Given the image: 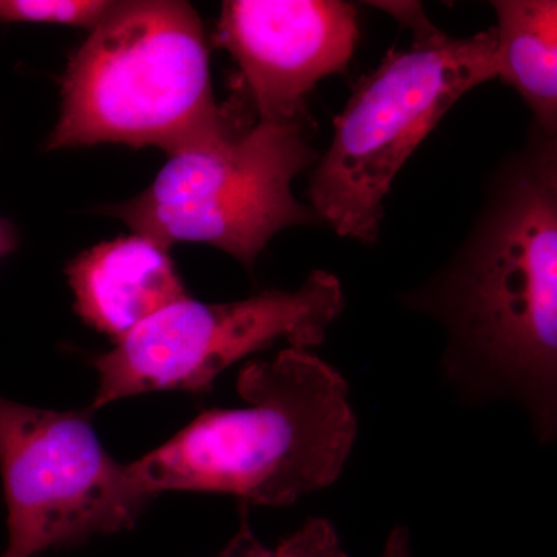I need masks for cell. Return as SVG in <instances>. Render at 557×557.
I'll return each mask as SVG.
<instances>
[{"label":"cell","instance_id":"1","mask_svg":"<svg viewBox=\"0 0 557 557\" xmlns=\"http://www.w3.org/2000/svg\"><path fill=\"white\" fill-rule=\"evenodd\" d=\"M403 306L446 333L443 375L471 401L525 410L557 434V135L531 124L491 172L463 244Z\"/></svg>","mask_w":557,"mask_h":557},{"label":"cell","instance_id":"2","mask_svg":"<svg viewBox=\"0 0 557 557\" xmlns=\"http://www.w3.org/2000/svg\"><path fill=\"white\" fill-rule=\"evenodd\" d=\"M237 391L244 406L200 413L129 463L146 496L189 491L285 507L339 479L358 429L338 370L309 350L287 347L273 359L249 362Z\"/></svg>","mask_w":557,"mask_h":557},{"label":"cell","instance_id":"3","mask_svg":"<svg viewBox=\"0 0 557 557\" xmlns=\"http://www.w3.org/2000/svg\"><path fill=\"white\" fill-rule=\"evenodd\" d=\"M412 30L409 49L388 51L335 116L332 143L310 175L311 209L341 237L375 244L384 199L401 168L443 116L496 78V30L453 38L421 3L373 2Z\"/></svg>","mask_w":557,"mask_h":557},{"label":"cell","instance_id":"4","mask_svg":"<svg viewBox=\"0 0 557 557\" xmlns=\"http://www.w3.org/2000/svg\"><path fill=\"white\" fill-rule=\"evenodd\" d=\"M219 108L197 11L180 0L113 2L69 62L47 149L156 146L170 157L233 123Z\"/></svg>","mask_w":557,"mask_h":557},{"label":"cell","instance_id":"5","mask_svg":"<svg viewBox=\"0 0 557 557\" xmlns=\"http://www.w3.org/2000/svg\"><path fill=\"white\" fill-rule=\"evenodd\" d=\"M318 159L306 121L233 120L218 137L170 157L137 197L100 212L163 248L207 244L251 270L277 233L321 223L292 188Z\"/></svg>","mask_w":557,"mask_h":557},{"label":"cell","instance_id":"6","mask_svg":"<svg viewBox=\"0 0 557 557\" xmlns=\"http://www.w3.org/2000/svg\"><path fill=\"white\" fill-rule=\"evenodd\" d=\"M339 278L311 271L296 289H270L234 302L186 298L153 314L113 350L94 358L98 388L91 409L160 391L208 394L237 361L274 346L310 350L343 314Z\"/></svg>","mask_w":557,"mask_h":557},{"label":"cell","instance_id":"7","mask_svg":"<svg viewBox=\"0 0 557 557\" xmlns=\"http://www.w3.org/2000/svg\"><path fill=\"white\" fill-rule=\"evenodd\" d=\"M0 472L9 508L3 557L129 530L150 498L101 445L86 412L0 397Z\"/></svg>","mask_w":557,"mask_h":557},{"label":"cell","instance_id":"8","mask_svg":"<svg viewBox=\"0 0 557 557\" xmlns=\"http://www.w3.org/2000/svg\"><path fill=\"white\" fill-rule=\"evenodd\" d=\"M359 38L357 9L341 0H230L218 39L239 64L259 121H306L319 81L343 72Z\"/></svg>","mask_w":557,"mask_h":557},{"label":"cell","instance_id":"9","mask_svg":"<svg viewBox=\"0 0 557 557\" xmlns=\"http://www.w3.org/2000/svg\"><path fill=\"white\" fill-rule=\"evenodd\" d=\"M65 273L76 313L115 344L153 314L189 298L168 249L138 234L81 252Z\"/></svg>","mask_w":557,"mask_h":557},{"label":"cell","instance_id":"10","mask_svg":"<svg viewBox=\"0 0 557 557\" xmlns=\"http://www.w3.org/2000/svg\"><path fill=\"white\" fill-rule=\"evenodd\" d=\"M497 75L525 101L533 124L557 135V2L494 0Z\"/></svg>","mask_w":557,"mask_h":557},{"label":"cell","instance_id":"11","mask_svg":"<svg viewBox=\"0 0 557 557\" xmlns=\"http://www.w3.org/2000/svg\"><path fill=\"white\" fill-rule=\"evenodd\" d=\"M240 527L218 557H348L338 531L327 519H310L277 547H265L252 533L247 508L242 507Z\"/></svg>","mask_w":557,"mask_h":557},{"label":"cell","instance_id":"12","mask_svg":"<svg viewBox=\"0 0 557 557\" xmlns=\"http://www.w3.org/2000/svg\"><path fill=\"white\" fill-rule=\"evenodd\" d=\"M112 5L109 0H0V22L72 25L91 32Z\"/></svg>","mask_w":557,"mask_h":557},{"label":"cell","instance_id":"13","mask_svg":"<svg viewBox=\"0 0 557 557\" xmlns=\"http://www.w3.org/2000/svg\"><path fill=\"white\" fill-rule=\"evenodd\" d=\"M410 536L408 528L395 527L388 533L381 557H410Z\"/></svg>","mask_w":557,"mask_h":557},{"label":"cell","instance_id":"14","mask_svg":"<svg viewBox=\"0 0 557 557\" xmlns=\"http://www.w3.org/2000/svg\"><path fill=\"white\" fill-rule=\"evenodd\" d=\"M17 247V231L10 220L0 218V260Z\"/></svg>","mask_w":557,"mask_h":557}]
</instances>
